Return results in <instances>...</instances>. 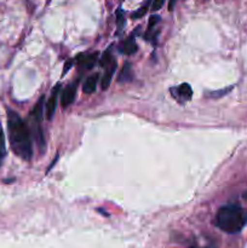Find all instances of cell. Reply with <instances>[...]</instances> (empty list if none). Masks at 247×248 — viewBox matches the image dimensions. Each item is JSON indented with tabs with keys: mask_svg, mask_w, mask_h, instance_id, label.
<instances>
[{
	"mask_svg": "<svg viewBox=\"0 0 247 248\" xmlns=\"http://www.w3.org/2000/svg\"><path fill=\"white\" fill-rule=\"evenodd\" d=\"M7 128L11 149L22 160L29 161L33 156L31 130L23 119L12 109H7Z\"/></svg>",
	"mask_w": 247,
	"mask_h": 248,
	"instance_id": "cell-1",
	"label": "cell"
},
{
	"mask_svg": "<svg viewBox=\"0 0 247 248\" xmlns=\"http://www.w3.org/2000/svg\"><path fill=\"white\" fill-rule=\"evenodd\" d=\"M72 64H73V61H68V62L65 63V65H64V69H63V73H62L63 75H64L65 73H67L68 70L70 69V68H72Z\"/></svg>",
	"mask_w": 247,
	"mask_h": 248,
	"instance_id": "cell-17",
	"label": "cell"
},
{
	"mask_svg": "<svg viewBox=\"0 0 247 248\" xmlns=\"http://www.w3.org/2000/svg\"><path fill=\"white\" fill-rule=\"evenodd\" d=\"M245 198H246V199H247V193H246V194H245Z\"/></svg>",
	"mask_w": 247,
	"mask_h": 248,
	"instance_id": "cell-21",
	"label": "cell"
},
{
	"mask_svg": "<svg viewBox=\"0 0 247 248\" xmlns=\"http://www.w3.org/2000/svg\"><path fill=\"white\" fill-rule=\"evenodd\" d=\"M98 60V52L91 53V55H80V57H77V62L81 68H84L85 70L91 69L94 65V63Z\"/></svg>",
	"mask_w": 247,
	"mask_h": 248,
	"instance_id": "cell-7",
	"label": "cell"
},
{
	"mask_svg": "<svg viewBox=\"0 0 247 248\" xmlns=\"http://www.w3.org/2000/svg\"><path fill=\"white\" fill-rule=\"evenodd\" d=\"M115 69H116V62L114 61V62H111L110 64H109V68L107 69V72L104 73V77L103 79H102V89L103 90H107L109 87V85H110Z\"/></svg>",
	"mask_w": 247,
	"mask_h": 248,
	"instance_id": "cell-10",
	"label": "cell"
},
{
	"mask_svg": "<svg viewBox=\"0 0 247 248\" xmlns=\"http://www.w3.org/2000/svg\"><path fill=\"white\" fill-rule=\"evenodd\" d=\"M45 97H40L39 102L36 103V106L34 107V109L31 110V133L34 136V140H35L36 144H38L39 150H40V154H43L45 152L46 143H45V136L43 133V128H41V118H43V104Z\"/></svg>",
	"mask_w": 247,
	"mask_h": 248,
	"instance_id": "cell-3",
	"label": "cell"
},
{
	"mask_svg": "<svg viewBox=\"0 0 247 248\" xmlns=\"http://www.w3.org/2000/svg\"><path fill=\"white\" fill-rule=\"evenodd\" d=\"M205 1H206V0H205Z\"/></svg>",
	"mask_w": 247,
	"mask_h": 248,
	"instance_id": "cell-23",
	"label": "cell"
},
{
	"mask_svg": "<svg viewBox=\"0 0 247 248\" xmlns=\"http://www.w3.org/2000/svg\"><path fill=\"white\" fill-rule=\"evenodd\" d=\"M120 51L125 55H133V53L137 51V45H136V40H135V34H131L123 44H121Z\"/></svg>",
	"mask_w": 247,
	"mask_h": 248,
	"instance_id": "cell-8",
	"label": "cell"
},
{
	"mask_svg": "<svg viewBox=\"0 0 247 248\" xmlns=\"http://www.w3.org/2000/svg\"><path fill=\"white\" fill-rule=\"evenodd\" d=\"M205 248H216V247L213 246V245H210V246H207V247H205Z\"/></svg>",
	"mask_w": 247,
	"mask_h": 248,
	"instance_id": "cell-20",
	"label": "cell"
},
{
	"mask_svg": "<svg viewBox=\"0 0 247 248\" xmlns=\"http://www.w3.org/2000/svg\"><path fill=\"white\" fill-rule=\"evenodd\" d=\"M229 90H232V89H227V90H224V91H218V92H213V93L211 94V96H212V97H219V96H224V94H223V93H225V92H228V91H229Z\"/></svg>",
	"mask_w": 247,
	"mask_h": 248,
	"instance_id": "cell-18",
	"label": "cell"
},
{
	"mask_svg": "<svg viewBox=\"0 0 247 248\" xmlns=\"http://www.w3.org/2000/svg\"><path fill=\"white\" fill-rule=\"evenodd\" d=\"M6 156V144H5V133L2 130V126L0 124V166Z\"/></svg>",
	"mask_w": 247,
	"mask_h": 248,
	"instance_id": "cell-12",
	"label": "cell"
},
{
	"mask_svg": "<svg viewBox=\"0 0 247 248\" xmlns=\"http://www.w3.org/2000/svg\"><path fill=\"white\" fill-rule=\"evenodd\" d=\"M176 1H177V0H170V2H169V10H170V11H172V10L174 9Z\"/></svg>",
	"mask_w": 247,
	"mask_h": 248,
	"instance_id": "cell-19",
	"label": "cell"
},
{
	"mask_svg": "<svg viewBox=\"0 0 247 248\" xmlns=\"http://www.w3.org/2000/svg\"><path fill=\"white\" fill-rule=\"evenodd\" d=\"M149 2H150V0H147V1H145V4L143 5L140 9H138L137 11L133 12V14L131 15V17H132V18H135V19H137V18H140V17L144 16L145 12L148 11V7H149Z\"/></svg>",
	"mask_w": 247,
	"mask_h": 248,
	"instance_id": "cell-13",
	"label": "cell"
},
{
	"mask_svg": "<svg viewBox=\"0 0 247 248\" xmlns=\"http://www.w3.org/2000/svg\"><path fill=\"white\" fill-rule=\"evenodd\" d=\"M77 81L69 84L64 90H63L62 94H61V104H62L63 108H68V107L74 102L75 94H77Z\"/></svg>",
	"mask_w": 247,
	"mask_h": 248,
	"instance_id": "cell-4",
	"label": "cell"
},
{
	"mask_svg": "<svg viewBox=\"0 0 247 248\" xmlns=\"http://www.w3.org/2000/svg\"><path fill=\"white\" fill-rule=\"evenodd\" d=\"M133 79V73L132 69H131V64L130 63H125L124 68L121 69L120 74L118 77V81L119 82H130L131 80Z\"/></svg>",
	"mask_w": 247,
	"mask_h": 248,
	"instance_id": "cell-11",
	"label": "cell"
},
{
	"mask_svg": "<svg viewBox=\"0 0 247 248\" xmlns=\"http://www.w3.org/2000/svg\"><path fill=\"white\" fill-rule=\"evenodd\" d=\"M111 62H113V60H111L110 52H109V51H107V52L104 53L103 56H102L101 62H99V64H101V67L107 68V67H109V64H110Z\"/></svg>",
	"mask_w": 247,
	"mask_h": 248,
	"instance_id": "cell-15",
	"label": "cell"
},
{
	"mask_svg": "<svg viewBox=\"0 0 247 248\" xmlns=\"http://www.w3.org/2000/svg\"><path fill=\"white\" fill-rule=\"evenodd\" d=\"M98 74H94L91 75V77L87 78L84 82V86H82V90H84L85 93L87 94H91L96 91V87H97V82H98Z\"/></svg>",
	"mask_w": 247,
	"mask_h": 248,
	"instance_id": "cell-9",
	"label": "cell"
},
{
	"mask_svg": "<svg viewBox=\"0 0 247 248\" xmlns=\"http://www.w3.org/2000/svg\"><path fill=\"white\" fill-rule=\"evenodd\" d=\"M165 2V0H154L152 4V10L153 11H157L160 7H162V4Z\"/></svg>",
	"mask_w": 247,
	"mask_h": 248,
	"instance_id": "cell-16",
	"label": "cell"
},
{
	"mask_svg": "<svg viewBox=\"0 0 247 248\" xmlns=\"http://www.w3.org/2000/svg\"><path fill=\"white\" fill-rule=\"evenodd\" d=\"M171 92L178 94V97H179L178 101H181V102L190 101L191 97H193V89H191L190 85L186 84V82L182 84L178 89L171 90ZM176 94H173V96H176Z\"/></svg>",
	"mask_w": 247,
	"mask_h": 248,
	"instance_id": "cell-6",
	"label": "cell"
},
{
	"mask_svg": "<svg viewBox=\"0 0 247 248\" xmlns=\"http://www.w3.org/2000/svg\"><path fill=\"white\" fill-rule=\"evenodd\" d=\"M60 90H61L60 84H58L56 87H53L52 92H51L50 98L47 99V102H46V104H45L46 118H47L48 120H51V119H52L53 114H55V111H56V107H57V97H58V92H60Z\"/></svg>",
	"mask_w": 247,
	"mask_h": 248,
	"instance_id": "cell-5",
	"label": "cell"
},
{
	"mask_svg": "<svg viewBox=\"0 0 247 248\" xmlns=\"http://www.w3.org/2000/svg\"><path fill=\"white\" fill-rule=\"evenodd\" d=\"M189 248H198V247H189Z\"/></svg>",
	"mask_w": 247,
	"mask_h": 248,
	"instance_id": "cell-22",
	"label": "cell"
},
{
	"mask_svg": "<svg viewBox=\"0 0 247 248\" xmlns=\"http://www.w3.org/2000/svg\"><path fill=\"white\" fill-rule=\"evenodd\" d=\"M116 24H118L119 31H121V29H123V27L125 26V14H124L123 10H120V9L116 11Z\"/></svg>",
	"mask_w": 247,
	"mask_h": 248,
	"instance_id": "cell-14",
	"label": "cell"
},
{
	"mask_svg": "<svg viewBox=\"0 0 247 248\" xmlns=\"http://www.w3.org/2000/svg\"><path fill=\"white\" fill-rule=\"evenodd\" d=\"M246 224L247 212L239 205L223 206L216 216V225L228 234L241 232Z\"/></svg>",
	"mask_w": 247,
	"mask_h": 248,
	"instance_id": "cell-2",
	"label": "cell"
}]
</instances>
